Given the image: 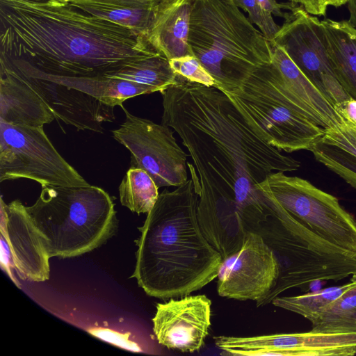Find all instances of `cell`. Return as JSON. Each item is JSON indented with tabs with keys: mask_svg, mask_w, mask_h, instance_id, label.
Segmentation results:
<instances>
[{
	"mask_svg": "<svg viewBox=\"0 0 356 356\" xmlns=\"http://www.w3.org/2000/svg\"><path fill=\"white\" fill-rule=\"evenodd\" d=\"M161 94V124L179 135L191 156L198 204L236 207L252 232L268 213L257 185L272 172L297 170L300 161L258 136L217 88L177 78Z\"/></svg>",
	"mask_w": 356,
	"mask_h": 356,
	"instance_id": "cell-1",
	"label": "cell"
},
{
	"mask_svg": "<svg viewBox=\"0 0 356 356\" xmlns=\"http://www.w3.org/2000/svg\"><path fill=\"white\" fill-rule=\"evenodd\" d=\"M156 51L145 36L67 0H0L1 68L102 76Z\"/></svg>",
	"mask_w": 356,
	"mask_h": 356,
	"instance_id": "cell-2",
	"label": "cell"
},
{
	"mask_svg": "<svg viewBox=\"0 0 356 356\" xmlns=\"http://www.w3.org/2000/svg\"><path fill=\"white\" fill-rule=\"evenodd\" d=\"M198 200L192 178L173 191L165 189L138 227L131 277L147 295L179 298L217 277L222 258L200 229Z\"/></svg>",
	"mask_w": 356,
	"mask_h": 356,
	"instance_id": "cell-3",
	"label": "cell"
},
{
	"mask_svg": "<svg viewBox=\"0 0 356 356\" xmlns=\"http://www.w3.org/2000/svg\"><path fill=\"white\" fill-rule=\"evenodd\" d=\"M219 90L254 133L280 150H310L324 136L325 130L318 125L309 108L287 87L272 60Z\"/></svg>",
	"mask_w": 356,
	"mask_h": 356,
	"instance_id": "cell-4",
	"label": "cell"
},
{
	"mask_svg": "<svg viewBox=\"0 0 356 356\" xmlns=\"http://www.w3.org/2000/svg\"><path fill=\"white\" fill-rule=\"evenodd\" d=\"M268 213L252 231L273 252L279 276L274 288L257 307L271 303L285 291L314 282H337L356 274V252L323 239L290 214L275 198L260 191Z\"/></svg>",
	"mask_w": 356,
	"mask_h": 356,
	"instance_id": "cell-5",
	"label": "cell"
},
{
	"mask_svg": "<svg viewBox=\"0 0 356 356\" xmlns=\"http://www.w3.org/2000/svg\"><path fill=\"white\" fill-rule=\"evenodd\" d=\"M114 206L107 192L89 184L42 188L26 209L50 257L64 259L90 252L115 234L118 222Z\"/></svg>",
	"mask_w": 356,
	"mask_h": 356,
	"instance_id": "cell-6",
	"label": "cell"
},
{
	"mask_svg": "<svg viewBox=\"0 0 356 356\" xmlns=\"http://www.w3.org/2000/svg\"><path fill=\"white\" fill-rule=\"evenodd\" d=\"M188 44L220 89L272 60L270 42L232 0H195Z\"/></svg>",
	"mask_w": 356,
	"mask_h": 356,
	"instance_id": "cell-7",
	"label": "cell"
},
{
	"mask_svg": "<svg viewBox=\"0 0 356 356\" xmlns=\"http://www.w3.org/2000/svg\"><path fill=\"white\" fill-rule=\"evenodd\" d=\"M257 188L275 198L290 214L323 239L356 252V219L338 199L308 181L274 172Z\"/></svg>",
	"mask_w": 356,
	"mask_h": 356,
	"instance_id": "cell-8",
	"label": "cell"
},
{
	"mask_svg": "<svg viewBox=\"0 0 356 356\" xmlns=\"http://www.w3.org/2000/svg\"><path fill=\"white\" fill-rule=\"evenodd\" d=\"M20 178L36 181L42 188L89 185L58 153L43 127L0 121V181Z\"/></svg>",
	"mask_w": 356,
	"mask_h": 356,
	"instance_id": "cell-9",
	"label": "cell"
},
{
	"mask_svg": "<svg viewBox=\"0 0 356 356\" xmlns=\"http://www.w3.org/2000/svg\"><path fill=\"white\" fill-rule=\"evenodd\" d=\"M113 137L131 153L132 165L147 172L159 188L178 186L188 180L187 154L170 127L130 113Z\"/></svg>",
	"mask_w": 356,
	"mask_h": 356,
	"instance_id": "cell-10",
	"label": "cell"
},
{
	"mask_svg": "<svg viewBox=\"0 0 356 356\" xmlns=\"http://www.w3.org/2000/svg\"><path fill=\"white\" fill-rule=\"evenodd\" d=\"M272 42L286 53L333 105L350 97L333 71L321 20L302 6L298 5L287 13Z\"/></svg>",
	"mask_w": 356,
	"mask_h": 356,
	"instance_id": "cell-11",
	"label": "cell"
},
{
	"mask_svg": "<svg viewBox=\"0 0 356 356\" xmlns=\"http://www.w3.org/2000/svg\"><path fill=\"white\" fill-rule=\"evenodd\" d=\"M279 264L256 232H248L241 248L222 259L217 275L220 296L238 300H264L275 286Z\"/></svg>",
	"mask_w": 356,
	"mask_h": 356,
	"instance_id": "cell-12",
	"label": "cell"
},
{
	"mask_svg": "<svg viewBox=\"0 0 356 356\" xmlns=\"http://www.w3.org/2000/svg\"><path fill=\"white\" fill-rule=\"evenodd\" d=\"M1 264L11 276L14 268L24 280L44 282L49 278L51 258L44 239L19 200L6 204L1 198Z\"/></svg>",
	"mask_w": 356,
	"mask_h": 356,
	"instance_id": "cell-13",
	"label": "cell"
},
{
	"mask_svg": "<svg viewBox=\"0 0 356 356\" xmlns=\"http://www.w3.org/2000/svg\"><path fill=\"white\" fill-rule=\"evenodd\" d=\"M211 301L205 295L171 298L158 303L152 318L158 342L181 353L198 351L211 327Z\"/></svg>",
	"mask_w": 356,
	"mask_h": 356,
	"instance_id": "cell-14",
	"label": "cell"
},
{
	"mask_svg": "<svg viewBox=\"0 0 356 356\" xmlns=\"http://www.w3.org/2000/svg\"><path fill=\"white\" fill-rule=\"evenodd\" d=\"M14 72L42 97L56 119L78 130L102 132V123L115 120L113 107L87 94L54 81Z\"/></svg>",
	"mask_w": 356,
	"mask_h": 356,
	"instance_id": "cell-15",
	"label": "cell"
},
{
	"mask_svg": "<svg viewBox=\"0 0 356 356\" xmlns=\"http://www.w3.org/2000/svg\"><path fill=\"white\" fill-rule=\"evenodd\" d=\"M252 348L259 356H352L356 355V332L311 330L255 336Z\"/></svg>",
	"mask_w": 356,
	"mask_h": 356,
	"instance_id": "cell-16",
	"label": "cell"
},
{
	"mask_svg": "<svg viewBox=\"0 0 356 356\" xmlns=\"http://www.w3.org/2000/svg\"><path fill=\"white\" fill-rule=\"evenodd\" d=\"M55 118L42 97L17 73L0 68V121L40 127Z\"/></svg>",
	"mask_w": 356,
	"mask_h": 356,
	"instance_id": "cell-17",
	"label": "cell"
},
{
	"mask_svg": "<svg viewBox=\"0 0 356 356\" xmlns=\"http://www.w3.org/2000/svg\"><path fill=\"white\" fill-rule=\"evenodd\" d=\"M195 0H167L160 7L147 36L169 60L191 54L188 37Z\"/></svg>",
	"mask_w": 356,
	"mask_h": 356,
	"instance_id": "cell-18",
	"label": "cell"
},
{
	"mask_svg": "<svg viewBox=\"0 0 356 356\" xmlns=\"http://www.w3.org/2000/svg\"><path fill=\"white\" fill-rule=\"evenodd\" d=\"M270 42L273 52L272 61L279 69L287 87L314 114L317 124L324 130L341 124L343 120L337 113L334 105L280 47Z\"/></svg>",
	"mask_w": 356,
	"mask_h": 356,
	"instance_id": "cell-19",
	"label": "cell"
},
{
	"mask_svg": "<svg viewBox=\"0 0 356 356\" xmlns=\"http://www.w3.org/2000/svg\"><path fill=\"white\" fill-rule=\"evenodd\" d=\"M327 51L336 77L356 99V28L348 20H321Z\"/></svg>",
	"mask_w": 356,
	"mask_h": 356,
	"instance_id": "cell-20",
	"label": "cell"
},
{
	"mask_svg": "<svg viewBox=\"0 0 356 356\" xmlns=\"http://www.w3.org/2000/svg\"><path fill=\"white\" fill-rule=\"evenodd\" d=\"M16 72L24 75L54 81L67 88L79 90L98 99L102 104L113 108L116 106H120L127 99L159 92L158 89L153 87L105 76L61 77L38 73Z\"/></svg>",
	"mask_w": 356,
	"mask_h": 356,
	"instance_id": "cell-21",
	"label": "cell"
},
{
	"mask_svg": "<svg viewBox=\"0 0 356 356\" xmlns=\"http://www.w3.org/2000/svg\"><path fill=\"white\" fill-rule=\"evenodd\" d=\"M70 2L94 16L128 28L147 38L157 12L165 1L154 7L122 6L83 0Z\"/></svg>",
	"mask_w": 356,
	"mask_h": 356,
	"instance_id": "cell-22",
	"label": "cell"
},
{
	"mask_svg": "<svg viewBox=\"0 0 356 356\" xmlns=\"http://www.w3.org/2000/svg\"><path fill=\"white\" fill-rule=\"evenodd\" d=\"M105 76L153 87L160 92L177 83V75L170 67L169 59L159 51Z\"/></svg>",
	"mask_w": 356,
	"mask_h": 356,
	"instance_id": "cell-23",
	"label": "cell"
},
{
	"mask_svg": "<svg viewBox=\"0 0 356 356\" xmlns=\"http://www.w3.org/2000/svg\"><path fill=\"white\" fill-rule=\"evenodd\" d=\"M158 188L147 172L131 166L119 186L120 203L132 212L148 213L159 197Z\"/></svg>",
	"mask_w": 356,
	"mask_h": 356,
	"instance_id": "cell-24",
	"label": "cell"
},
{
	"mask_svg": "<svg viewBox=\"0 0 356 356\" xmlns=\"http://www.w3.org/2000/svg\"><path fill=\"white\" fill-rule=\"evenodd\" d=\"M312 324L313 332H356V284L332 302Z\"/></svg>",
	"mask_w": 356,
	"mask_h": 356,
	"instance_id": "cell-25",
	"label": "cell"
},
{
	"mask_svg": "<svg viewBox=\"0 0 356 356\" xmlns=\"http://www.w3.org/2000/svg\"><path fill=\"white\" fill-rule=\"evenodd\" d=\"M355 284L356 274L346 284L296 296H277L271 303L298 314L312 323L332 302Z\"/></svg>",
	"mask_w": 356,
	"mask_h": 356,
	"instance_id": "cell-26",
	"label": "cell"
},
{
	"mask_svg": "<svg viewBox=\"0 0 356 356\" xmlns=\"http://www.w3.org/2000/svg\"><path fill=\"white\" fill-rule=\"evenodd\" d=\"M310 151L317 161L356 188V156L321 140Z\"/></svg>",
	"mask_w": 356,
	"mask_h": 356,
	"instance_id": "cell-27",
	"label": "cell"
},
{
	"mask_svg": "<svg viewBox=\"0 0 356 356\" xmlns=\"http://www.w3.org/2000/svg\"><path fill=\"white\" fill-rule=\"evenodd\" d=\"M170 67L177 77L202 85L217 88L216 79L193 55L169 60Z\"/></svg>",
	"mask_w": 356,
	"mask_h": 356,
	"instance_id": "cell-28",
	"label": "cell"
},
{
	"mask_svg": "<svg viewBox=\"0 0 356 356\" xmlns=\"http://www.w3.org/2000/svg\"><path fill=\"white\" fill-rule=\"evenodd\" d=\"M235 5L248 13V19L260 29L269 41H273L280 26L274 21L272 14L264 10L257 0H232Z\"/></svg>",
	"mask_w": 356,
	"mask_h": 356,
	"instance_id": "cell-29",
	"label": "cell"
},
{
	"mask_svg": "<svg viewBox=\"0 0 356 356\" xmlns=\"http://www.w3.org/2000/svg\"><path fill=\"white\" fill-rule=\"evenodd\" d=\"M356 156V126L343 121L339 126L325 130L321 139Z\"/></svg>",
	"mask_w": 356,
	"mask_h": 356,
	"instance_id": "cell-30",
	"label": "cell"
},
{
	"mask_svg": "<svg viewBox=\"0 0 356 356\" xmlns=\"http://www.w3.org/2000/svg\"><path fill=\"white\" fill-rule=\"evenodd\" d=\"M92 335L95 336L102 340L106 341L113 345L119 346L124 349L140 352V348L129 339V334H121L109 329L98 328L92 329L88 331Z\"/></svg>",
	"mask_w": 356,
	"mask_h": 356,
	"instance_id": "cell-31",
	"label": "cell"
},
{
	"mask_svg": "<svg viewBox=\"0 0 356 356\" xmlns=\"http://www.w3.org/2000/svg\"><path fill=\"white\" fill-rule=\"evenodd\" d=\"M302 6L309 14L325 16L329 6L339 8L347 3L348 0H289Z\"/></svg>",
	"mask_w": 356,
	"mask_h": 356,
	"instance_id": "cell-32",
	"label": "cell"
},
{
	"mask_svg": "<svg viewBox=\"0 0 356 356\" xmlns=\"http://www.w3.org/2000/svg\"><path fill=\"white\" fill-rule=\"evenodd\" d=\"M334 107L343 121L356 126V99L350 97Z\"/></svg>",
	"mask_w": 356,
	"mask_h": 356,
	"instance_id": "cell-33",
	"label": "cell"
},
{
	"mask_svg": "<svg viewBox=\"0 0 356 356\" xmlns=\"http://www.w3.org/2000/svg\"><path fill=\"white\" fill-rule=\"evenodd\" d=\"M261 7L268 13L277 17H286L287 13L282 12V10H291L298 4L292 2L279 3L277 0H257Z\"/></svg>",
	"mask_w": 356,
	"mask_h": 356,
	"instance_id": "cell-34",
	"label": "cell"
},
{
	"mask_svg": "<svg viewBox=\"0 0 356 356\" xmlns=\"http://www.w3.org/2000/svg\"><path fill=\"white\" fill-rule=\"evenodd\" d=\"M29 1H45V0H29ZM73 1L77 0H67ZM83 1H95L98 2L115 4L122 6L129 7H154L158 6L167 0H83Z\"/></svg>",
	"mask_w": 356,
	"mask_h": 356,
	"instance_id": "cell-35",
	"label": "cell"
},
{
	"mask_svg": "<svg viewBox=\"0 0 356 356\" xmlns=\"http://www.w3.org/2000/svg\"><path fill=\"white\" fill-rule=\"evenodd\" d=\"M348 8L349 11L348 22L356 28V0H348Z\"/></svg>",
	"mask_w": 356,
	"mask_h": 356,
	"instance_id": "cell-36",
	"label": "cell"
}]
</instances>
